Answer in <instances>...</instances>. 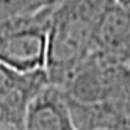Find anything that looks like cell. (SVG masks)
Instances as JSON below:
<instances>
[{
  "instance_id": "cell-1",
  "label": "cell",
  "mask_w": 130,
  "mask_h": 130,
  "mask_svg": "<svg viewBox=\"0 0 130 130\" xmlns=\"http://www.w3.org/2000/svg\"><path fill=\"white\" fill-rule=\"evenodd\" d=\"M116 0H64L50 17L47 64L49 83L60 86L72 71L96 53L99 28Z\"/></svg>"
},
{
  "instance_id": "cell-2",
  "label": "cell",
  "mask_w": 130,
  "mask_h": 130,
  "mask_svg": "<svg viewBox=\"0 0 130 130\" xmlns=\"http://www.w3.org/2000/svg\"><path fill=\"white\" fill-rule=\"evenodd\" d=\"M53 11L0 19V61L19 72L45 71Z\"/></svg>"
},
{
  "instance_id": "cell-3",
  "label": "cell",
  "mask_w": 130,
  "mask_h": 130,
  "mask_svg": "<svg viewBox=\"0 0 130 130\" xmlns=\"http://www.w3.org/2000/svg\"><path fill=\"white\" fill-rule=\"evenodd\" d=\"M49 85L45 71L19 72L0 61V124L24 130L31 100Z\"/></svg>"
},
{
  "instance_id": "cell-4",
  "label": "cell",
  "mask_w": 130,
  "mask_h": 130,
  "mask_svg": "<svg viewBox=\"0 0 130 130\" xmlns=\"http://www.w3.org/2000/svg\"><path fill=\"white\" fill-rule=\"evenodd\" d=\"M24 130H77L60 88L49 83L31 100Z\"/></svg>"
},
{
  "instance_id": "cell-5",
  "label": "cell",
  "mask_w": 130,
  "mask_h": 130,
  "mask_svg": "<svg viewBox=\"0 0 130 130\" xmlns=\"http://www.w3.org/2000/svg\"><path fill=\"white\" fill-rule=\"evenodd\" d=\"M64 0H0V19L55 10Z\"/></svg>"
},
{
  "instance_id": "cell-6",
  "label": "cell",
  "mask_w": 130,
  "mask_h": 130,
  "mask_svg": "<svg viewBox=\"0 0 130 130\" xmlns=\"http://www.w3.org/2000/svg\"><path fill=\"white\" fill-rule=\"evenodd\" d=\"M119 3H122V5H125V6H130V0H118Z\"/></svg>"
},
{
  "instance_id": "cell-7",
  "label": "cell",
  "mask_w": 130,
  "mask_h": 130,
  "mask_svg": "<svg viewBox=\"0 0 130 130\" xmlns=\"http://www.w3.org/2000/svg\"><path fill=\"white\" fill-rule=\"evenodd\" d=\"M0 130H13V128H10V127H6V125H3V124H0Z\"/></svg>"
}]
</instances>
